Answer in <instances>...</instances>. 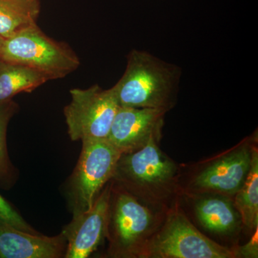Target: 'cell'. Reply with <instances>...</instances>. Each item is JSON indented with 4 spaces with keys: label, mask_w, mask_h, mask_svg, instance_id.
Returning a JSON list of instances; mask_svg holds the SVG:
<instances>
[{
    "label": "cell",
    "mask_w": 258,
    "mask_h": 258,
    "mask_svg": "<svg viewBox=\"0 0 258 258\" xmlns=\"http://www.w3.org/2000/svg\"><path fill=\"white\" fill-rule=\"evenodd\" d=\"M181 70L146 51L132 50L124 74L113 86L120 106L167 113L175 106Z\"/></svg>",
    "instance_id": "1"
},
{
    "label": "cell",
    "mask_w": 258,
    "mask_h": 258,
    "mask_svg": "<svg viewBox=\"0 0 258 258\" xmlns=\"http://www.w3.org/2000/svg\"><path fill=\"white\" fill-rule=\"evenodd\" d=\"M0 60L36 70L50 81L66 77L81 64L67 43L47 36L37 23L11 36L0 37Z\"/></svg>",
    "instance_id": "2"
},
{
    "label": "cell",
    "mask_w": 258,
    "mask_h": 258,
    "mask_svg": "<svg viewBox=\"0 0 258 258\" xmlns=\"http://www.w3.org/2000/svg\"><path fill=\"white\" fill-rule=\"evenodd\" d=\"M158 144L151 142L138 150L122 154L113 182L134 197L149 201L168 196L175 184L177 167Z\"/></svg>",
    "instance_id": "3"
},
{
    "label": "cell",
    "mask_w": 258,
    "mask_h": 258,
    "mask_svg": "<svg viewBox=\"0 0 258 258\" xmlns=\"http://www.w3.org/2000/svg\"><path fill=\"white\" fill-rule=\"evenodd\" d=\"M76 168L68 182L73 216L89 210L114 175L121 153L108 139H84Z\"/></svg>",
    "instance_id": "4"
},
{
    "label": "cell",
    "mask_w": 258,
    "mask_h": 258,
    "mask_svg": "<svg viewBox=\"0 0 258 258\" xmlns=\"http://www.w3.org/2000/svg\"><path fill=\"white\" fill-rule=\"evenodd\" d=\"M152 212L138 199L111 181L107 236L111 257H135L154 224Z\"/></svg>",
    "instance_id": "5"
},
{
    "label": "cell",
    "mask_w": 258,
    "mask_h": 258,
    "mask_svg": "<svg viewBox=\"0 0 258 258\" xmlns=\"http://www.w3.org/2000/svg\"><path fill=\"white\" fill-rule=\"evenodd\" d=\"M138 257L234 258L232 249L204 235L184 214H171L156 235L146 241Z\"/></svg>",
    "instance_id": "6"
},
{
    "label": "cell",
    "mask_w": 258,
    "mask_h": 258,
    "mask_svg": "<svg viewBox=\"0 0 258 258\" xmlns=\"http://www.w3.org/2000/svg\"><path fill=\"white\" fill-rule=\"evenodd\" d=\"M71 101L64 108L68 133L74 142L107 139L120 108L113 87L103 90L98 85L87 89L70 91Z\"/></svg>",
    "instance_id": "7"
},
{
    "label": "cell",
    "mask_w": 258,
    "mask_h": 258,
    "mask_svg": "<svg viewBox=\"0 0 258 258\" xmlns=\"http://www.w3.org/2000/svg\"><path fill=\"white\" fill-rule=\"evenodd\" d=\"M111 181L104 186L89 210L73 216L62 229L66 240L64 257L87 258L97 250L107 236Z\"/></svg>",
    "instance_id": "8"
},
{
    "label": "cell",
    "mask_w": 258,
    "mask_h": 258,
    "mask_svg": "<svg viewBox=\"0 0 258 258\" xmlns=\"http://www.w3.org/2000/svg\"><path fill=\"white\" fill-rule=\"evenodd\" d=\"M166 112L120 106L107 139L121 154L134 152L151 142L159 143Z\"/></svg>",
    "instance_id": "9"
},
{
    "label": "cell",
    "mask_w": 258,
    "mask_h": 258,
    "mask_svg": "<svg viewBox=\"0 0 258 258\" xmlns=\"http://www.w3.org/2000/svg\"><path fill=\"white\" fill-rule=\"evenodd\" d=\"M252 149L243 144L216 159L199 173L194 179V186L222 196L235 195L250 169Z\"/></svg>",
    "instance_id": "10"
},
{
    "label": "cell",
    "mask_w": 258,
    "mask_h": 258,
    "mask_svg": "<svg viewBox=\"0 0 258 258\" xmlns=\"http://www.w3.org/2000/svg\"><path fill=\"white\" fill-rule=\"evenodd\" d=\"M66 244L62 233L47 237L25 232L0 221V258L62 257Z\"/></svg>",
    "instance_id": "11"
},
{
    "label": "cell",
    "mask_w": 258,
    "mask_h": 258,
    "mask_svg": "<svg viewBox=\"0 0 258 258\" xmlns=\"http://www.w3.org/2000/svg\"><path fill=\"white\" fill-rule=\"evenodd\" d=\"M195 212L200 224L214 233H232L242 221L234 204L222 195L201 199L195 205Z\"/></svg>",
    "instance_id": "12"
},
{
    "label": "cell",
    "mask_w": 258,
    "mask_h": 258,
    "mask_svg": "<svg viewBox=\"0 0 258 258\" xmlns=\"http://www.w3.org/2000/svg\"><path fill=\"white\" fill-rule=\"evenodd\" d=\"M50 81L45 74L21 64L0 60V103L21 93H31Z\"/></svg>",
    "instance_id": "13"
},
{
    "label": "cell",
    "mask_w": 258,
    "mask_h": 258,
    "mask_svg": "<svg viewBox=\"0 0 258 258\" xmlns=\"http://www.w3.org/2000/svg\"><path fill=\"white\" fill-rule=\"evenodd\" d=\"M40 12V0H0V37L36 24Z\"/></svg>",
    "instance_id": "14"
},
{
    "label": "cell",
    "mask_w": 258,
    "mask_h": 258,
    "mask_svg": "<svg viewBox=\"0 0 258 258\" xmlns=\"http://www.w3.org/2000/svg\"><path fill=\"white\" fill-rule=\"evenodd\" d=\"M234 205L241 220L249 230L258 227V152L255 147L252 149L250 169L243 185L235 194Z\"/></svg>",
    "instance_id": "15"
},
{
    "label": "cell",
    "mask_w": 258,
    "mask_h": 258,
    "mask_svg": "<svg viewBox=\"0 0 258 258\" xmlns=\"http://www.w3.org/2000/svg\"><path fill=\"white\" fill-rule=\"evenodd\" d=\"M13 100L0 103V185L10 189L16 182L18 171L10 160L7 145V130L10 119L18 111Z\"/></svg>",
    "instance_id": "16"
},
{
    "label": "cell",
    "mask_w": 258,
    "mask_h": 258,
    "mask_svg": "<svg viewBox=\"0 0 258 258\" xmlns=\"http://www.w3.org/2000/svg\"><path fill=\"white\" fill-rule=\"evenodd\" d=\"M0 221L16 227L19 230L30 232V233L40 234L35 229L32 228L23 217L1 195H0Z\"/></svg>",
    "instance_id": "17"
},
{
    "label": "cell",
    "mask_w": 258,
    "mask_h": 258,
    "mask_svg": "<svg viewBox=\"0 0 258 258\" xmlns=\"http://www.w3.org/2000/svg\"><path fill=\"white\" fill-rule=\"evenodd\" d=\"M250 240L245 244L232 249L235 257L257 258L258 257V227Z\"/></svg>",
    "instance_id": "18"
}]
</instances>
